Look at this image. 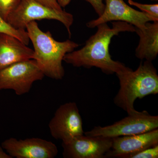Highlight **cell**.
I'll return each mask as SVG.
<instances>
[{"instance_id": "obj_18", "label": "cell", "mask_w": 158, "mask_h": 158, "mask_svg": "<svg viewBox=\"0 0 158 158\" xmlns=\"http://www.w3.org/2000/svg\"><path fill=\"white\" fill-rule=\"evenodd\" d=\"M90 3L98 16H101L104 10L105 5L103 0H85Z\"/></svg>"}, {"instance_id": "obj_9", "label": "cell", "mask_w": 158, "mask_h": 158, "mask_svg": "<svg viewBox=\"0 0 158 158\" xmlns=\"http://www.w3.org/2000/svg\"><path fill=\"white\" fill-rule=\"evenodd\" d=\"M112 143V138L84 134L62 141V155L65 158H105Z\"/></svg>"}, {"instance_id": "obj_16", "label": "cell", "mask_w": 158, "mask_h": 158, "mask_svg": "<svg viewBox=\"0 0 158 158\" xmlns=\"http://www.w3.org/2000/svg\"><path fill=\"white\" fill-rule=\"evenodd\" d=\"M128 2L131 6L137 7L142 12L148 13L154 17L158 19V4H143L128 0Z\"/></svg>"}, {"instance_id": "obj_12", "label": "cell", "mask_w": 158, "mask_h": 158, "mask_svg": "<svg viewBox=\"0 0 158 158\" xmlns=\"http://www.w3.org/2000/svg\"><path fill=\"white\" fill-rule=\"evenodd\" d=\"M34 50L16 37L0 32V71L16 62L33 59Z\"/></svg>"}, {"instance_id": "obj_13", "label": "cell", "mask_w": 158, "mask_h": 158, "mask_svg": "<svg viewBox=\"0 0 158 158\" xmlns=\"http://www.w3.org/2000/svg\"><path fill=\"white\" fill-rule=\"evenodd\" d=\"M148 22L144 31L135 27L139 37L135 49L136 57L141 60L152 62L158 55V21Z\"/></svg>"}, {"instance_id": "obj_17", "label": "cell", "mask_w": 158, "mask_h": 158, "mask_svg": "<svg viewBox=\"0 0 158 158\" xmlns=\"http://www.w3.org/2000/svg\"><path fill=\"white\" fill-rule=\"evenodd\" d=\"M158 145L146 148L131 156L129 158H158Z\"/></svg>"}, {"instance_id": "obj_20", "label": "cell", "mask_w": 158, "mask_h": 158, "mask_svg": "<svg viewBox=\"0 0 158 158\" xmlns=\"http://www.w3.org/2000/svg\"><path fill=\"white\" fill-rule=\"evenodd\" d=\"M62 8H65L69 5L71 0H56Z\"/></svg>"}, {"instance_id": "obj_14", "label": "cell", "mask_w": 158, "mask_h": 158, "mask_svg": "<svg viewBox=\"0 0 158 158\" xmlns=\"http://www.w3.org/2000/svg\"><path fill=\"white\" fill-rule=\"evenodd\" d=\"M0 32L10 34L19 40L26 45L30 42L27 32L26 30H17L11 27L7 22L0 16Z\"/></svg>"}, {"instance_id": "obj_7", "label": "cell", "mask_w": 158, "mask_h": 158, "mask_svg": "<svg viewBox=\"0 0 158 158\" xmlns=\"http://www.w3.org/2000/svg\"><path fill=\"white\" fill-rule=\"evenodd\" d=\"M103 12L97 19L92 20L86 24L90 28L96 27L101 24L112 21L124 22L135 27L144 31L148 22L158 21L152 15L138 11L130 7L124 0H105Z\"/></svg>"}, {"instance_id": "obj_10", "label": "cell", "mask_w": 158, "mask_h": 158, "mask_svg": "<svg viewBox=\"0 0 158 158\" xmlns=\"http://www.w3.org/2000/svg\"><path fill=\"white\" fill-rule=\"evenodd\" d=\"M2 147L12 158H54L58 154L56 144L40 138L17 140L11 138L3 141Z\"/></svg>"}, {"instance_id": "obj_4", "label": "cell", "mask_w": 158, "mask_h": 158, "mask_svg": "<svg viewBox=\"0 0 158 158\" xmlns=\"http://www.w3.org/2000/svg\"><path fill=\"white\" fill-rule=\"evenodd\" d=\"M53 19L62 23L71 37L70 27L73 24V15L65 10L58 11L44 6L35 0H22L9 15L7 22L17 30H26V26L33 21Z\"/></svg>"}, {"instance_id": "obj_3", "label": "cell", "mask_w": 158, "mask_h": 158, "mask_svg": "<svg viewBox=\"0 0 158 158\" xmlns=\"http://www.w3.org/2000/svg\"><path fill=\"white\" fill-rule=\"evenodd\" d=\"M116 75L120 88L113 102L128 115L137 112L134 103L137 99L158 94L157 71L152 62L145 60L136 70L130 68Z\"/></svg>"}, {"instance_id": "obj_1", "label": "cell", "mask_w": 158, "mask_h": 158, "mask_svg": "<svg viewBox=\"0 0 158 158\" xmlns=\"http://www.w3.org/2000/svg\"><path fill=\"white\" fill-rule=\"evenodd\" d=\"M112 23V28L107 23L98 26L97 31L86 41L85 45L78 50L66 54L63 61L75 67H96L108 75L118 74L129 69L122 62L112 59L109 47L113 37L121 32H135V28L124 22Z\"/></svg>"}, {"instance_id": "obj_15", "label": "cell", "mask_w": 158, "mask_h": 158, "mask_svg": "<svg viewBox=\"0 0 158 158\" xmlns=\"http://www.w3.org/2000/svg\"><path fill=\"white\" fill-rule=\"evenodd\" d=\"M22 0H0V16L7 22V19Z\"/></svg>"}, {"instance_id": "obj_21", "label": "cell", "mask_w": 158, "mask_h": 158, "mask_svg": "<svg viewBox=\"0 0 158 158\" xmlns=\"http://www.w3.org/2000/svg\"><path fill=\"white\" fill-rule=\"evenodd\" d=\"M0 158H12L9 154L3 151L2 147H0Z\"/></svg>"}, {"instance_id": "obj_2", "label": "cell", "mask_w": 158, "mask_h": 158, "mask_svg": "<svg viewBox=\"0 0 158 158\" xmlns=\"http://www.w3.org/2000/svg\"><path fill=\"white\" fill-rule=\"evenodd\" d=\"M26 29L34 46L33 59L43 73L54 80H62L65 73L62 64L63 58L80 45L70 40L57 41L50 31H41L35 21L28 23Z\"/></svg>"}, {"instance_id": "obj_19", "label": "cell", "mask_w": 158, "mask_h": 158, "mask_svg": "<svg viewBox=\"0 0 158 158\" xmlns=\"http://www.w3.org/2000/svg\"><path fill=\"white\" fill-rule=\"evenodd\" d=\"M35 1L51 9H56L60 11L63 10L62 7L59 6L56 0H35Z\"/></svg>"}, {"instance_id": "obj_8", "label": "cell", "mask_w": 158, "mask_h": 158, "mask_svg": "<svg viewBox=\"0 0 158 158\" xmlns=\"http://www.w3.org/2000/svg\"><path fill=\"white\" fill-rule=\"evenodd\" d=\"M48 127L52 137L62 141L84 135L85 132L82 117L74 102L61 105L55 112Z\"/></svg>"}, {"instance_id": "obj_5", "label": "cell", "mask_w": 158, "mask_h": 158, "mask_svg": "<svg viewBox=\"0 0 158 158\" xmlns=\"http://www.w3.org/2000/svg\"><path fill=\"white\" fill-rule=\"evenodd\" d=\"M157 128L158 116H152L144 110L129 114L127 117L113 124L105 127H95L90 131L85 132L84 134L89 136L113 138L138 135Z\"/></svg>"}, {"instance_id": "obj_6", "label": "cell", "mask_w": 158, "mask_h": 158, "mask_svg": "<svg viewBox=\"0 0 158 158\" xmlns=\"http://www.w3.org/2000/svg\"><path fill=\"white\" fill-rule=\"evenodd\" d=\"M44 76L34 59L16 62L0 71V90L10 89L18 95H23L28 93L34 82Z\"/></svg>"}, {"instance_id": "obj_11", "label": "cell", "mask_w": 158, "mask_h": 158, "mask_svg": "<svg viewBox=\"0 0 158 158\" xmlns=\"http://www.w3.org/2000/svg\"><path fill=\"white\" fill-rule=\"evenodd\" d=\"M112 138V147L105 158H129L143 150L158 145V129L138 135Z\"/></svg>"}]
</instances>
